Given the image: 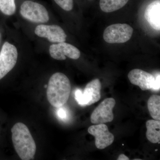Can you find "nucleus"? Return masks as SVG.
<instances>
[{
  "label": "nucleus",
  "instance_id": "nucleus-10",
  "mask_svg": "<svg viewBox=\"0 0 160 160\" xmlns=\"http://www.w3.org/2000/svg\"><path fill=\"white\" fill-rule=\"evenodd\" d=\"M88 131L95 138V145L98 149H105L112 145L114 141V135L109 131L108 126L105 124L90 126Z\"/></svg>",
  "mask_w": 160,
  "mask_h": 160
},
{
  "label": "nucleus",
  "instance_id": "nucleus-5",
  "mask_svg": "<svg viewBox=\"0 0 160 160\" xmlns=\"http://www.w3.org/2000/svg\"><path fill=\"white\" fill-rule=\"evenodd\" d=\"M102 84L98 79L92 80L86 85L83 92L80 89L75 92V99L82 106H89L99 101Z\"/></svg>",
  "mask_w": 160,
  "mask_h": 160
},
{
  "label": "nucleus",
  "instance_id": "nucleus-9",
  "mask_svg": "<svg viewBox=\"0 0 160 160\" xmlns=\"http://www.w3.org/2000/svg\"><path fill=\"white\" fill-rule=\"evenodd\" d=\"M34 32L38 36L47 39L53 43L65 42L67 38L64 30L57 25L41 24L36 27Z\"/></svg>",
  "mask_w": 160,
  "mask_h": 160
},
{
  "label": "nucleus",
  "instance_id": "nucleus-18",
  "mask_svg": "<svg viewBox=\"0 0 160 160\" xmlns=\"http://www.w3.org/2000/svg\"><path fill=\"white\" fill-rule=\"evenodd\" d=\"M59 109L58 110V115L59 117L62 119H65L67 117V114L65 109L60 107Z\"/></svg>",
  "mask_w": 160,
  "mask_h": 160
},
{
  "label": "nucleus",
  "instance_id": "nucleus-1",
  "mask_svg": "<svg viewBox=\"0 0 160 160\" xmlns=\"http://www.w3.org/2000/svg\"><path fill=\"white\" fill-rule=\"evenodd\" d=\"M12 139L15 150L22 160L33 159L36 145L27 126L24 123H16L11 129Z\"/></svg>",
  "mask_w": 160,
  "mask_h": 160
},
{
  "label": "nucleus",
  "instance_id": "nucleus-16",
  "mask_svg": "<svg viewBox=\"0 0 160 160\" xmlns=\"http://www.w3.org/2000/svg\"><path fill=\"white\" fill-rule=\"evenodd\" d=\"M16 10V0H0V10L6 15L14 14Z\"/></svg>",
  "mask_w": 160,
  "mask_h": 160
},
{
  "label": "nucleus",
  "instance_id": "nucleus-19",
  "mask_svg": "<svg viewBox=\"0 0 160 160\" xmlns=\"http://www.w3.org/2000/svg\"><path fill=\"white\" fill-rule=\"evenodd\" d=\"M152 89L154 90H159L160 89V74L158 75L156 78H155L154 85Z\"/></svg>",
  "mask_w": 160,
  "mask_h": 160
},
{
  "label": "nucleus",
  "instance_id": "nucleus-20",
  "mask_svg": "<svg viewBox=\"0 0 160 160\" xmlns=\"http://www.w3.org/2000/svg\"><path fill=\"white\" fill-rule=\"evenodd\" d=\"M118 160H129V158L127 157L125 154H122L119 156L118 158L117 159Z\"/></svg>",
  "mask_w": 160,
  "mask_h": 160
},
{
  "label": "nucleus",
  "instance_id": "nucleus-2",
  "mask_svg": "<svg viewBox=\"0 0 160 160\" xmlns=\"http://www.w3.org/2000/svg\"><path fill=\"white\" fill-rule=\"evenodd\" d=\"M47 99L55 108L64 106L71 91V84L68 77L62 72H56L50 77L47 86Z\"/></svg>",
  "mask_w": 160,
  "mask_h": 160
},
{
  "label": "nucleus",
  "instance_id": "nucleus-17",
  "mask_svg": "<svg viewBox=\"0 0 160 160\" xmlns=\"http://www.w3.org/2000/svg\"><path fill=\"white\" fill-rule=\"evenodd\" d=\"M54 3L63 10L70 11L74 7V0H53Z\"/></svg>",
  "mask_w": 160,
  "mask_h": 160
},
{
  "label": "nucleus",
  "instance_id": "nucleus-13",
  "mask_svg": "<svg viewBox=\"0 0 160 160\" xmlns=\"http://www.w3.org/2000/svg\"><path fill=\"white\" fill-rule=\"evenodd\" d=\"M146 138L153 144H160V122L155 120H149L146 122Z\"/></svg>",
  "mask_w": 160,
  "mask_h": 160
},
{
  "label": "nucleus",
  "instance_id": "nucleus-12",
  "mask_svg": "<svg viewBox=\"0 0 160 160\" xmlns=\"http://www.w3.org/2000/svg\"><path fill=\"white\" fill-rule=\"evenodd\" d=\"M160 0H154L148 5L144 17L152 29H160Z\"/></svg>",
  "mask_w": 160,
  "mask_h": 160
},
{
  "label": "nucleus",
  "instance_id": "nucleus-14",
  "mask_svg": "<svg viewBox=\"0 0 160 160\" xmlns=\"http://www.w3.org/2000/svg\"><path fill=\"white\" fill-rule=\"evenodd\" d=\"M130 0H99L100 8L106 13L113 12L122 9Z\"/></svg>",
  "mask_w": 160,
  "mask_h": 160
},
{
  "label": "nucleus",
  "instance_id": "nucleus-6",
  "mask_svg": "<svg viewBox=\"0 0 160 160\" xmlns=\"http://www.w3.org/2000/svg\"><path fill=\"white\" fill-rule=\"evenodd\" d=\"M18 58L16 47L8 42L4 43L0 52V80L14 68Z\"/></svg>",
  "mask_w": 160,
  "mask_h": 160
},
{
  "label": "nucleus",
  "instance_id": "nucleus-4",
  "mask_svg": "<svg viewBox=\"0 0 160 160\" xmlns=\"http://www.w3.org/2000/svg\"><path fill=\"white\" fill-rule=\"evenodd\" d=\"M133 32L132 27L126 24H115L110 25L105 29L103 38L110 44H120L128 42Z\"/></svg>",
  "mask_w": 160,
  "mask_h": 160
},
{
  "label": "nucleus",
  "instance_id": "nucleus-15",
  "mask_svg": "<svg viewBox=\"0 0 160 160\" xmlns=\"http://www.w3.org/2000/svg\"><path fill=\"white\" fill-rule=\"evenodd\" d=\"M148 109L153 119L160 121V96L153 94L148 101Z\"/></svg>",
  "mask_w": 160,
  "mask_h": 160
},
{
  "label": "nucleus",
  "instance_id": "nucleus-21",
  "mask_svg": "<svg viewBox=\"0 0 160 160\" xmlns=\"http://www.w3.org/2000/svg\"><path fill=\"white\" fill-rule=\"evenodd\" d=\"M1 35L0 34V42H1Z\"/></svg>",
  "mask_w": 160,
  "mask_h": 160
},
{
  "label": "nucleus",
  "instance_id": "nucleus-7",
  "mask_svg": "<svg viewBox=\"0 0 160 160\" xmlns=\"http://www.w3.org/2000/svg\"><path fill=\"white\" fill-rule=\"evenodd\" d=\"M115 105V100L113 98H107L104 100L92 113L91 123L97 125L112 122L114 118L112 110Z\"/></svg>",
  "mask_w": 160,
  "mask_h": 160
},
{
  "label": "nucleus",
  "instance_id": "nucleus-11",
  "mask_svg": "<svg viewBox=\"0 0 160 160\" xmlns=\"http://www.w3.org/2000/svg\"><path fill=\"white\" fill-rule=\"evenodd\" d=\"M128 77L132 84L138 86L143 91L152 89L154 85V77L142 69H132L129 72Z\"/></svg>",
  "mask_w": 160,
  "mask_h": 160
},
{
  "label": "nucleus",
  "instance_id": "nucleus-22",
  "mask_svg": "<svg viewBox=\"0 0 160 160\" xmlns=\"http://www.w3.org/2000/svg\"><path fill=\"white\" fill-rule=\"evenodd\" d=\"M89 1H93V0H89Z\"/></svg>",
  "mask_w": 160,
  "mask_h": 160
},
{
  "label": "nucleus",
  "instance_id": "nucleus-3",
  "mask_svg": "<svg viewBox=\"0 0 160 160\" xmlns=\"http://www.w3.org/2000/svg\"><path fill=\"white\" fill-rule=\"evenodd\" d=\"M20 12L24 18L32 22L44 23L49 21V13L45 6L33 0L23 1Z\"/></svg>",
  "mask_w": 160,
  "mask_h": 160
},
{
  "label": "nucleus",
  "instance_id": "nucleus-8",
  "mask_svg": "<svg viewBox=\"0 0 160 160\" xmlns=\"http://www.w3.org/2000/svg\"><path fill=\"white\" fill-rule=\"evenodd\" d=\"M49 52L52 58L59 61L66 60V57L77 60L81 56L80 50L77 47L65 42L52 44L49 47Z\"/></svg>",
  "mask_w": 160,
  "mask_h": 160
}]
</instances>
